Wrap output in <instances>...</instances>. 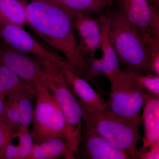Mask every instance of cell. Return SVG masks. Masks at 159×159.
<instances>
[{
	"instance_id": "6da1fadb",
	"label": "cell",
	"mask_w": 159,
	"mask_h": 159,
	"mask_svg": "<svg viewBox=\"0 0 159 159\" xmlns=\"http://www.w3.org/2000/svg\"><path fill=\"white\" fill-rule=\"evenodd\" d=\"M25 11L26 24L66 57L69 66L83 77L89 68L75 39L74 20L77 15L52 0H19Z\"/></svg>"
},
{
	"instance_id": "7a4b0ae2",
	"label": "cell",
	"mask_w": 159,
	"mask_h": 159,
	"mask_svg": "<svg viewBox=\"0 0 159 159\" xmlns=\"http://www.w3.org/2000/svg\"><path fill=\"white\" fill-rule=\"evenodd\" d=\"M106 14L108 20L109 38L120 65L139 74L152 73L149 68L151 37L132 25L119 9Z\"/></svg>"
},
{
	"instance_id": "3957f363",
	"label": "cell",
	"mask_w": 159,
	"mask_h": 159,
	"mask_svg": "<svg viewBox=\"0 0 159 159\" xmlns=\"http://www.w3.org/2000/svg\"><path fill=\"white\" fill-rule=\"evenodd\" d=\"M77 99L86 128L99 134L131 159H137L141 139L140 125L108 110L94 108Z\"/></svg>"
},
{
	"instance_id": "277c9868",
	"label": "cell",
	"mask_w": 159,
	"mask_h": 159,
	"mask_svg": "<svg viewBox=\"0 0 159 159\" xmlns=\"http://www.w3.org/2000/svg\"><path fill=\"white\" fill-rule=\"evenodd\" d=\"M35 108L31 134L36 144L54 138L67 140L75 155H78L81 139L70 127L59 102L45 87L37 88Z\"/></svg>"
},
{
	"instance_id": "5b68a950",
	"label": "cell",
	"mask_w": 159,
	"mask_h": 159,
	"mask_svg": "<svg viewBox=\"0 0 159 159\" xmlns=\"http://www.w3.org/2000/svg\"><path fill=\"white\" fill-rule=\"evenodd\" d=\"M108 79L111 88L107 109L140 125L145 90L125 69Z\"/></svg>"
},
{
	"instance_id": "8992f818",
	"label": "cell",
	"mask_w": 159,
	"mask_h": 159,
	"mask_svg": "<svg viewBox=\"0 0 159 159\" xmlns=\"http://www.w3.org/2000/svg\"><path fill=\"white\" fill-rule=\"evenodd\" d=\"M36 57L47 75L46 87L59 102L70 127L82 139V111L67 84L61 66L53 60Z\"/></svg>"
},
{
	"instance_id": "52a82bcc",
	"label": "cell",
	"mask_w": 159,
	"mask_h": 159,
	"mask_svg": "<svg viewBox=\"0 0 159 159\" xmlns=\"http://www.w3.org/2000/svg\"><path fill=\"white\" fill-rule=\"evenodd\" d=\"M0 64L36 89L40 85L46 87L47 75L37 58L9 46L5 47L0 49Z\"/></svg>"
},
{
	"instance_id": "ba28073f",
	"label": "cell",
	"mask_w": 159,
	"mask_h": 159,
	"mask_svg": "<svg viewBox=\"0 0 159 159\" xmlns=\"http://www.w3.org/2000/svg\"><path fill=\"white\" fill-rule=\"evenodd\" d=\"M126 18L143 34L159 40V15L147 0H118Z\"/></svg>"
},
{
	"instance_id": "9c48e42d",
	"label": "cell",
	"mask_w": 159,
	"mask_h": 159,
	"mask_svg": "<svg viewBox=\"0 0 159 159\" xmlns=\"http://www.w3.org/2000/svg\"><path fill=\"white\" fill-rule=\"evenodd\" d=\"M1 38L8 45L18 51L31 53L35 57L48 58L60 63L62 58L44 48L22 27L13 25L1 26Z\"/></svg>"
},
{
	"instance_id": "30bf717a",
	"label": "cell",
	"mask_w": 159,
	"mask_h": 159,
	"mask_svg": "<svg viewBox=\"0 0 159 159\" xmlns=\"http://www.w3.org/2000/svg\"><path fill=\"white\" fill-rule=\"evenodd\" d=\"M78 154L85 159H129L130 157L99 134L82 127Z\"/></svg>"
},
{
	"instance_id": "8fae6325",
	"label": "cell",
	"mask_w": 159,
	"mask_h": 159,
	"mask_svg": "<svg viewBox=\"0 0 159 159\" xmlns=\"http://www.w3.org/2000/svg\"><path fill=\"white\" fill-rule=\"evenodd\" d=\"M142 120L144 129L143 145L139 151L159 142V96L144 91Z\"/></svg>"
},
{
	"instance_id": "7c38bea8",
	"label": "cell",
	"mask_w": 159,
	"mask_h": 159,
	"mask_svg": "<svg viewBox=\"0 0 159 159\" xmlns=\"http://www.w3.org/2000/svg\"><path fill=\"white\" fill-rule=\"evenodd\" d=\"M69 88L80 101L99 110L107 109V101L90 85L88 81L74 72L65 60L60 63Z\"/></svg>"
},
{
	"instance_id": "4fadbf2b",
	"label": "cell",
	"mask_w": 159,
	"mask_h": 159,
	"mask_svg": "<svg viewBox=\"0 0 159 159\" xmlns=\"http://www.w3.org/2000/svg\"><path fill=\"white\" fill-rule=\"evenodd\" d=\"M74 26L80 38V48L84 54L88 55L90 61L95 57L96 51L101 47L102 31L100 20L94 19L89 14H79L74 19Z\"/></svg>"
},
{
	"instance_id": "5bb4252c",
	"label": "cell",
	"mask_w": 159,
	"mask_h": 159,
	"mask_svg": "<svg viewBox=\"0 0 159 159\" xmlns=\"http://www.w3.org/2000/svg\"><path fill=\"white\" fill-rule=\"evenodd\" d=\"M37 89L21 79L5 66L0 65V94L17 100L22 97L36 98Z\"/></svg>"
},
{
	"instance_id": "9a60e30c",
	"label": "cell",
	"mask_w": 159,
	"mask_h": 159,
	"mask_svg": "<svg viewBox=\"0 0 159 159\" xmlns=\"http://www.w3.org/2000/svg\"><path fill=\"white\" fill-rule=\"evenodd\" d=\"M75 155L67 140L54 138L39 144L35 143L26 159H55L62 157L67 159H75Z\"/></svg>"
},
{
	"instance_id": "2e32d148",
	"label": "cell",
	"mask_w": 159,
	"mask_h": 159,
	"mask_svg": "<svg viewBox=\"0 0 159 159\" xmlns=\"http://www.w3.org/2000/svg\"><path fill=\"white\" fill-rule=\"evenodd\" d=\"M99 19L102 31L100 49L102 55L99 58V63L101 73L108 79L121 70L118 57L109 38L108 20L107 15H102Z\"/></svg>"
},
{
	"instance_id": "e0dca14e",
	"label": "cell",
	"mask_w": 159,
	"mask_h": 159,
	"mask_svg": "<svg viewBox=\"0 0 159 159\" xmlns=\"http://www.w3.org/2000/svg\"><path fill=\"white\" fill-rule=\"evenodd\" d=\"M65 9L79 14H104L112 0H52Z\"/></svg>"
},
{
	"instance_id": "ac0fdd59",
	"label": "cell",
	"mask_w": 159,
	"mask_h": 159,
	"mask_svg": "<svg viewBox=\"0 0 159 159\" xmlns=\"http://www.w3.org/2000/svg\"><path fill=\"white\" fill-rule=\"evenodd\" d=\"M26 24L25 11L19 0H0V25Z\"/></svg>"
},
{
	"instance_id": "d6986e66",
	"label": "cell",
	"mask_w": 159,
	"mask_h": 159,
	"mask_svg": "<svg viewBox=\"0 0 159 159\" xmlns=\"http://www.w3.org/2000/svg\"><path fill=\"white\" fill-rule=\"evenodd\" d=\"M128 74L142 89L159 96V76L152 73L142 74L126 70Z\"/></svg>"
},
{
	"instance_id": "ffe728a7",
	"label": "cell",
	"mask_w": 159,
	"mask_h": 159,
	"mask_svg": "<svg viewBox=\"0 0 159 159\" xmlns=\"http://www.w3.org/2000/svg\"><path fill=\"white\" fill-rule=\"evenodd\" d=\"M31 100L29 97H22L16 100L20 118V127L29 129L32 124L34 109Z\"/></svg>"
},
{
	"instance_id": "44dd1931",
	"label": "cell",
	"mask_w": 159,
	"mask_h": 159,
	"mask_svg": "<svg viewBox=\"0 0 159 159\" xmlns=\"http://www.w3.org/2000/svg\"><path fill=\"white\" fill-rule=\"evenodd\" d=\"M19 140L20 159H26L34 146L33 137L29 129L20 127L15 134Z\"/></svg>"
},
{
	"instance_id": "7402d4cb",
	"label": "cell",
	"mask_w": 159,
	"mask_h": 159,
	"mask_svg": "<svg viewBox=\"0 0 159 159\" xmlns=\"http://www.w3.org/2000/svg\"><path fill=\"white\" fill-rule=\"evenodd\" d=\"M16 131L2 116H0V159L6 145L15 138Z\"/></svg>"
},
{
	"instance_id": "603a6c76",
	"label": "cell",
	"mask_w": 159,
	"mask_h": 159,
	"mask_svg": "<svg viewBox=\"0 0 159 159\" xmlns=\"http://www.w3.org/2000/svg\"><path fill=\"white\" fill-rule=\"evenodd\" d=\"M3 116L16 131L20 126V115L17 101L7 98L5 112Z\"/></svg>"
},
{
	"instance_id": "cb8c5ba5",
	"label": "cell",
	"mask_w": 159,
	"mask_h": 159,
	"mask_svg": "<svg viewBox=\"0 0 159 159\" xmlns=\"http://www.w3.org/2000/svg\"><path fill=\"white\" fill-rule=\"evenodd\" d=\"M150 58L149 68L152 74L159 76V40L150 38Z\"/></svg>"
},
{
	"instance_id": "d4e9b609",
	"label": "cell",
	"mask_w": 159,
	"mask_h": 159,
	"mask_svg": "<svg viewBox=\"0 0 159 159\" xmlns=\"http://www.w3.org/2000/svg\"><path fill=\"white\" fill-rule=\"evenodd\" d=\"M137 159H159V142L142 151H138Z\"/></svg>"
},
{
	"instance_id": "484cf974",
	"label": "cell",
	"mask_w": 159,
	"mask_h": 159,
	"mask_svg": "<svg viewBox=\"0 0 159 159\" xmlns=\"http://www.w3.org/2000/svg\"><path fill=\"white\" fill-rule=\"evenodd\" d=\"M2 159H20V148L18 145H15L11 142L8 144L3 151Z\"/></svg>"
},
{
	"instance_id": "4316f807",
	"label": "cell",
	"mask_w": 159,
	"mask_h": 159,
	"mask_svg": "<svg viewBox=\"0 0 159 159\" xmlns=\"http://www.w3.org/2000/svg\"><path fill=\"white\" fill-rule=\"evenodd\" d=\"M6 97L0 94V116L5 112L6 105Z\"/></svg>"
},
{
	"instance_id": "83f0119b",
	"label": "cell",
	"mask_w": 159,
	"mask_h": 159,
	"mask_svg": "<svg viewBox=\"0 0 159 159\" xmlns=\"http://www.w3.org/2000/svg\"><path fill=\"white\" fill-rule=\"evenodd\" d=\"M0 38H1V29H0Z\"/></svg>"
},
{
	"instance_id": "f1b7e54d",
	"label": "cell",
	"mask_w": 159,
	"mask_h": 159,
	"mask_svg": "<svg viewBox=\"0 0 159 159\" xmlns=\"http://www.w3.org/2000/svg\"><path fill=\"white\" fill-rule=\"evenodd\" d=\"M156 1L157 2H158V3L159 2V0H156Z\"/></svg>"
}]
</instances>
